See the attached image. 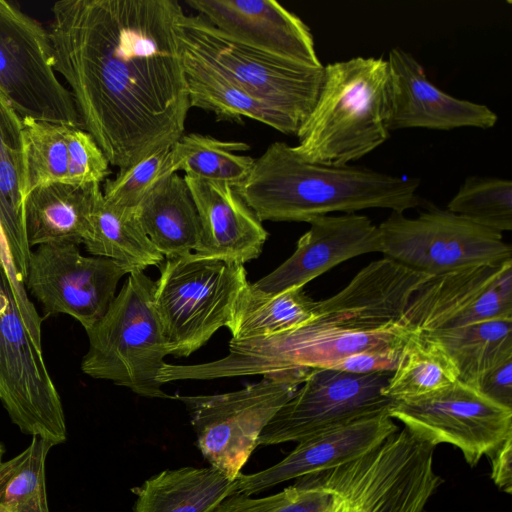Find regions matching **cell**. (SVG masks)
Segmentation results:
<instances>
[{
	"mask_svg": "<svg viewBox=\"0 0 512 512\" xmlns=\"http://www.w3.org/2000/svg\"><path fill=\"white\" fill-rule=\"evenodd\" d=\"M51 10L53 68L110 165L124 170L184 135L177 0H61Z\"/></svg>",
	"mask_w": 512,
	"mask_h": 512,
	"instance_id": "1",
	"label": "cell"
},
{
	"mask_svg": "<svg viewBox=\"0 0 512 512\" xmlns=\"http://www.w3.org/2000/svg\"><path fill=\"white\" fill-rule=\"evenodd\" d=\"M410 332L351 280L331 297L317 301L313 317L294 329L229 341V353L199 364H168V382L239 376H274L330 368L353 353L403 345Z\"/></svg>",
	"mask_w": 512,
	"mask_h": 512,
	"instance_id": "2",
	"label": "cell"
},
{
	"mask_svg": "<svg viewBox=\"0 0 512 512\" xmlns=\"http://www.w3.org/2000/svg\"><path fill=\"white\" fill-rule=\"evenodd\" d=\"M418 188L416 178L306 162L281 141L254 159L247 177L235 186L261 222H310L332 212L372 208L404 213L420 205Z\"/></svg>",
	"mask_w": 512,
	"mask_h": 512,
	"instance_id": "3",
	"label": "cell"
},
{
	"mask_svg": "<svg viewBox=\"0 0 512 512\" xmlns=\"http://www.w3.org/2000/svg\"><path fill=\"white\" fill-rule=\"evenodd\" d=\"M389 115L387 59L358 56L329 63L293 151L306 162L347 165L386 142Z\"/></svg>",
	"mask_w": 512,
	"mask_h": 512,
	"instance_id": "4",
	"label": "cell"
},
{
	"mask_svg": "<svg viewBox=\"0 0 512 512\" xmlns=\"http://www.w3.org/2000/svg\"><path fill=\"white\" fill-rule=\"evenodd\" d=\"M156 283L143 271L129 273L106 313L86 331L84 374L124 386L147 398H173L158 376L168 355L155 309Z\"/></svg>",
	"mask_w": 512,
	"mask_h": 512,
	"instance_id": "5",
	"label": "cell"
},
{
	"mask_svg": "<svg viewBox=\"0 0 512 512\" xmlns=\"http://www.w3.org/2000/svg\"><path fill=\"white\" fill-rule=\"evenodd\" d=\"M434 450L404 427L359 457L302 478L338 496L335 512H424L442 482Z\"/></svg>",
	"mask_w": 512,
	"mask_h": 512,
	"instance_id": "6",
	"label": "cell"
},
{
	"mask_svg": "<svg viewBox=\"0 0 512 512\" xmlns=\"http://www.w3.org/2000/svg\"><path fill=\"white\" fill-rule=\"evenodd\" d=\"M154 303L168 355L188 357L221 327L249 286L244 265L196 253L158 266Z\"/></svg>",
	"mask_w": 512,
	"mask_h": 512,
	"instance_id": "7",
	"label": "cell"
},
{
	"mask_svg": "<svg viewBox=\"0 0 512 512\" xmlns=\"http://www.w3.org/2000/svg\"><path fill=\"white\" fill-rule=\"evenodd\" d=\"M177 34L182 51L215 67L300 126L310 115L322 84L324 66L302 65L240 44L198 14L183 13Z\"/></svg>",
	"mask_w": 512,
	"mask_h": 512,
	"instance_id": "8",
	"label": "cell"
},
{
	"mask_svg": "<svg viewBox=\"0 0 512 512\" xmlns=\"http://www.w3.org/2000/svg\"><path fill=\"white\" fill-rule=\"evenodd\" d=\"M308 373L265 375L260 382L233 392L178 395L190 416L197 446L210 467L234 482L258 447L266 425Z\"/></svg>",
	"mask_w": 512,
	"mask_h": 512,
	"instance_id": "9",
	"label": "cell"
},
{
	"mask_svg": "<svg viewBox=\"0 0 512 512\" xmlns=\"http://www.w3.org/2000/svg\"><path fill=\"white\" fill-rule=\"evenodd\" d=\"M378 227L385 257L430 277L512 260L501 232L435 206L416 218L392 212Z\"/></svg>",
	"mask_w": 512,
	"mask_h": 512,
	"instance_id": "10",
	"label": "cell"
},
{
	"mask_svg": "<svg viewBox=\"0 0 512 512\" xmlns=\"http://www.w3.org/2000/svg\"><path fill=\"white\" fill-rule=\"evenodd\" d=\"M0 401L26 435L52 446L67 439L64 408L38 346L0 267Z\"/></svg>",
	"mask_w": 512,
	"mask_h": 512,
	"instance_id": "11",
	"label": "cell"
},
{
	"mask_svg": "<svg viewBox=\"0 0 512 512\" xmlns=\"http://www.w3.org/2000/svg\"><path fill=\"white\" fill-rule=\"evenodd\" d=\"M0 94L21 117L82 128L72 93L56 76L49 32L0 0Z\"/></svg>",
	"mask_w": 512,
	"mask_h": 512,
	"instance_id": "12",
	"label": "cell"
},
{
	"mask_svg": "<svg viewBox=\"0 0 512 512\" xmlns=\"http://www.w3.org/2000/svg\"><path fill=\"white\" fill-rule=\"evenodd\" d=\"M387 412L418 439L455 446L470 467L512 436V409L459 380L424 396L394 400Z\"/></svg>",
	"mask_w": 512,
	"mask_h": 512,
	"instance_id": "13",
	"label": "cell"
},
{
	"mask_svg": "<svg viewBox=\"0 0 512 512\" xmlns=\"http://www.w3.org/2000/svg\"><path fill=\"white\" fill-rule=\"evenodd\" d=\"M391 371L354 374L311 369L262 431L258 446L300 442L315 434L387 410L382 394Z\"/></svg>",
	"mask_w": 512,
	"mask_h": 512,
	"instance_id": "14",
	"label": "cell"
},
{
	"mask_svg": "<svg viewBox=\"0 0 512 512\" xmlns=\"http://www.w3.org/2000/svg\"><path fill=\"white\" fill-rule=\"evenodd\" d=\"M497 319H512V260L430 277L399 323L422 335Z\"/></svg>",
	"mask_w": 512,
	"mask_h": 512,
	"instance_id": "15",
	"label": "cell"
},
{
	"mask_svg": "<svg viewBox=\"0 0 512 512\" xmlns=\"http://www.w3.org/2000/svg\"><path fill=\"white\" fill-rule=\"evenodd\" d=\"M129 273L109 258L82 255L76 244L48 243L31 250L25 286L47 315H69L88 331L106 313L120 279Z\"/></svg>",
	"mask_w": 512,
	"mask_h": 512,
	"instance_id": "16",
	"label": "cell"
},
{
	"mask_svg": "<svg viewBox=\"0 0 512 512\" xmlns=\"http://www.w3.org/2000/svg\"><path fill=\"white\" fill-rule=\"evenodd\" d=\"M296 244L294 253L280 266L253 284L248 291L258 297H272L304 287L336 265L363 254L380 252L383 246L379 227L357 213L320 216Z\"/></svg>",
	"mask_w": 512,
	"mask_h": 512,
	"instance_id": "17",
	"label": "cell"
},
{
	"mask_svg": "<svg viewBox=\"0 0 512 512\" xmlns=\"http://www.w3.org/2000/svg\"><path fill=\"white\" fill-rule=\"evenodd\" d=\"M186 4L240 44L302 65L324 66L310 28L276 1L186 0Z\"/></svg>",
	"mask_w": 512,
	"mask_h": 512,
	"instance_id": "18",
	"label": "cell"
},
{
	"mask_svg": "<svg viewBox=\"0 0 512 512\" xmlns=\"http://www.w3.org/2000/svg\"><path fill=\"white\" fill-rule=\"evenodd\" d=\"M387 61L390 74V131L405 128L489 129L497 123V114L486 105L456 98L436 87L409 52L392 48Z\"/></svg>",
	"mask_w": 512,
	"mask_h": 512,
	"instance_id": "19",
	"label": "cell"
},
{
	"mask_svg": "<svg viewBox=\"0 0 512 512\" xmlns=\"http://www.w3.org/2000/svg\"><path fill=\"white\" fill-rule=\"evenodd\" d=\"M397 431L398 426L383 410L315 434L297 442L280 462L255 473L239 474L233 482L234 493L253 495L338 466L368 452Z\"/></svg>",
	"mask_w": 512,
	"mask_h": 512,
	"instance_id": "20",
	"label": "cell"
},
{
	"mask_svg": "<svg viewBox=\"0 0 512 512\" xmlns=\"http://www.w3.org/2000/svg\"><path fill=\"white\" fill-rule=\"evenodd\" d=\"M201 227L194 253L244 265L262 251L268 232L235 187L184 175Z\"/></svg>",
	"mask_w": 512,
	"mask_h": 512,
	"instance_id": "21",
	"label": "cell"
},
{
	"mask_svg": "<svg viewBox=\"0 0 512 512\" xmlns=\"http://www.w3.org/2000/svg\"><path fill=\"white\" fill-rule=\"evenodd\" d=\"M100 184L55 182L29 192L24 200V228L29 247L48 243L83 244L91 230Z\"/></svg>",
	"mask_w": 512,
	"mask_h": 512,
	"instance_id": "22",
	"label": "cell"
},
{
	"mask_svg": "<svg viewBox=\"0 0 512 512\" xmlns=\"http://www.w3.org/2000/svg\"><path fill=\"white\" fill-rule=\"evenodd\" d=\"M182 58L191 108L212 112L218 121L242 123L243 118H249L283 134L297 135L301 126L290 116L257 99L197 57L182 51Z\"/></svg>",
	"mask_w": 512,
	"mask_h": 512,
	"instance_id": "23",
	"label": "cell"
},
{
	"mask_svg": "<svg viewBox=\"0 0 512 512\" xmlns=\"http://www.w3.org/2000/svg\"><path fill=\"white\" fill-rule=\"evenodd\" d=\"M135 212L146 235L165 258L196 250L200 221L186 181L178 173L163 177Z\"/></svg>",
	"mask_w": 512,
	"mask_h": 512,
	"instance_id": "24",
	"label": "cell"
},
{
	"mask_svg": "<svg viewBox=\"0 0 512 512\" xmlns=\"http://www.w3.org/2000/svg\"><path fill=\"white\" fill-rule=\"evenodd\" d=\"M25 155L21 117L0 94V220L21 277L31 253L24 228Z\"/></svg>",
	"mask_w": 512,
	"mask_h": 512,
	"instance_id": "25",
	"label": "cell"
},
{
	"mask_svg": "<svg viewBox=\"0 0 512 512\" xmlns=\"http://www.w3.org/2000/svg\"><path fill=\"white\" fill-rule=\"evenodd\" d=\"M133 492L134 512H211L234 486L212 467H181L161 471Z\"/></svg>",
	"mask_w": 512,
	"mask_h": 512,
	"instance_id": "26",
	"label": "cell"
},
{
	"mask_svg": "<svg viewBox=\"0 0 512 512\" xmlns=\"http://www.w3.org/2000/svg\"><path fill=\"white\" fill-rule=\"evenodd\" d=\"M83 244L93 256L114 260L130 272L144 271L164 261L143 230L135 208L111 204L101 188L95 195L90 234Z\"/></svg>",
	"mask_w": 512,
	"mask_h": 512,
	"instance_id": "27",
	"label": "cell"
},
{
	"mask_svg": "<svg viewBox=\"0 0 512 512\" xmlns=\"http://www.w3.org/2000/svg\"><path fill=\"white\" fill-rule=\"evenodd\" d=\"M422 336L437 343L453 363L458 380L473 387L487 372L512 358V319L491 320Z\"/></svg>",
	"mask_w": 512,
	"mask_h": 512,
	"instance_id": "28",
	"label": "cell"
},
{
	"mask_svg": "<svg viewBox=\"0 0 512 512\" xmlns=\"http://www.w3.org/2000/svg\"><path fill=\"white\" fill-rule=\"evenodd\" d=\"M250 146L241 141H223L200 133L184 134L169 149V174L225 182L235 187L249 174L254 158L240 155Z\"/></svg>",
	"mask_w": 512,
	"mask_h": 512,
	"instance_id": "29",
	"label": "cell"
},
{
	"mask_svg": "<svg viewBox=\"0 0 512 512\" xmlns=\"http://www.w3.org/2000/svg\"><path fill=\"white\" fill-rule=\"evenodd\" d=\"M316 304L317 301L306 294L304 287L293 288L272 297L254 296L247 288L227 328L233 339L282 333L309 321Z\"/></svg>",
	"mask_w": 512,
	"mask_h": 512,
	"instance_id": "30",
	"label": "cell"
},
{
	"mask_svg": "<svg viewBox=\"0 0 512 512\" xmlns=\"http://www.w3.org/2000/svg\"><path fill=\"white\" fill-rule=\"evenodd\" d=\"M457 380V371L442 348L422 335L410 333L382 394L393 401L416 398Z\"/></svg>",
	"mask_w": 512,
	"mask_h": 512,
	"instance_id": "31",
	"label": "cell"
},
{
	"mask_svg": "<svg viewBox=\"0 0 512 512\" xmlns=\"http://www.w3.org/2000/svg\"><path fill=\"white\" fill-rule=\"evenodd\" d=\"M52 447L32 437L21 453L0 462V512H50L45 465Z\"/></svg>",
	"mask_w": 512,
	"mask_h": 512,
	"instance_id": "32",
	"label": "cell"
},
{
	"mask_svg": "<svg viewBox=\"0 0 512 512\" xmlns=\"http://www.w3.org/2000/svg\"><path fill=\"white\" fill-rule=\"evenodd\" d=\"M25 155V197L33 189L67 182L70 126L22 119Z\"/></svg>",
	"mask_w": 512,
	"mask_h": 512,
	"instance_id": "33",
	"label": "cell"
},
{
	"mask_svg": "<svg viewBox=\"0 0 512 512\" xmlns=\"http://www.w3.org/2000/svg\"><path fill=\"white\" fill-rule=\"evenodd\" d=\"M447 210L501 233L510 231L512 182L497 177L469 176L449 201Z\"/></svg>",
	"mask_w": 512,
	"mask_h": 512,
	"instance_id": "34",
	"label": "cell"
},
{
	"mask_svg": "<svg viewBox=\"0 0 512 512\" xmlns=\"http://www.w3.org/2000/svg\"><path fill=\"white\" fill-rule=\"evenodd\" d=\"M338 496L328 488L304 478L265 497L234 493L211 512H335Z\"/></svg>",
	"mask_w": 512,
	"mask_h": 512,
	"instance_id": "35",
	"label": "cell"
},
{
	"mask_svg": "<svg viewBox=\"0 0 512 512\" xmlns=\"http://www.w3.org/2000/svg\"><path fill=\"white\" fill-rule=\"evenodd\" d=\"M169 149L155 151L119 170L114 179L105 180L102 191L105 200L117 206L136 208L154 186L169 175Z\"/></svg>",
	"mask_w": 512,
	"mask_h": 512,
	"instance_id": "36",
	"label": "cell"
},
{
	"mask_svg": "<svg viewBox=\"0 0 512 512\" xmlns=\"http://www.w3.org/2000/svg\"><path fill=\"white\" fill-rule=\"evenodd\" d=\"M110 163L91 134L79 127L68 132V177L66 183L101 184L111 173Z\"/></svg>",
	"mask_w": 512,
	"mask_h": 512,
	"instance_id": "37",
	"label": "cell"
},
{
	"mask_svg": "<svg viewBox=\"0 0 512 512\" xmlns=\"http://www.w3.org/2000/svg\"><path fill=\"white\" fill-rule=\"evenodd\" d=\"M0 267L10 282L13 296L26 327L36 344L42 347V319L31 302L25 281L21 277L11 250L10 243L0 220Z\"/></svg>",
	"mask_w": 512,
	"mask_h": 512,
	"instance_id": "38",
	"label": "cell"
},
{
	"mask_svg": "<svg viewBox=\"0 0 512 512\" xmlns=\"http://www.w3.org/2000/svg\"><path fill=\"white\" fill-rule=\"evenodd\" d=\"M404 344L359 351L340 359L327 369L354 374H371L383 371L393 372L397 366Z\"/></svg>",
	"mask_w": 512,
	"mask_h": 512,
	"instance_id": "39",
	"label": "cell"
},
{
	"mask_svg": "<svg viewBox=\"0 0 512 512\" xmlns=\"http://www.w3.org/2000/svg\"><path fill=\"white\" fill-rule=\"evenodd\" d=\"M475 388L497 404L512 409V358L487 372Z\"/></svg>",
	"mask_w": 512,
	"mask_h": 512,
	"instance_id": "40",
	"label": "cell"
},
{
	"mask_svg": "<svg viewBox=\"0 0 512 512\" xmlns=\"http://www.w3.org/2000/svg\"><path fill=\"white\" fill-rule=\"evenodd\" d=\"M491 464V479L501 491L512 494V436L486 454Z\"/></svg>",
	"mask_w": 512,
	"mask_h": 512,
	"instance_id": "41",
	"label": "cell"
},
{
	"mask_svg": "<svg viewBox=\"0 0 512 512\" xmlns=\"http://www.w3.org/2000/svg\"><path fill=\"white\" fill-rule=\"evenodd\" d=\"M5 453V447L2 442H0V462L2 461L3 455Z\"/></svg>",
	"mask_w": 512,
	"mask_h": 512,
	"instance_id": "42",
	"label": "cell"
}]
</instances>
